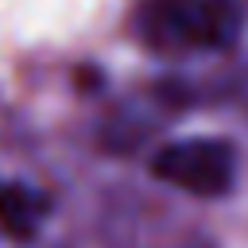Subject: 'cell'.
<instances>
[{"label": "cell", "mask_w": 248, "mask_h": 248, "mask_svg": "<svg viewBox=\"0 0 248 248\" xmlns=\"http://www.w3.org/2000/svg\"><path fill=\"white\" fill-rule=\"evenodd\" d=\"M136 31L155 54H213L240 39V8L232 0H143Z\"/></svg>", "instance_id": "6da1fadb"}, {"label": "cell", "mask_w": 248, "mask_h": 248, "mask_svg": "<svg viewBox=\"0 0 248 248\" xmlns=\"http://www.w3.org/2000/svg\"><path fill=\"white\" fill-rule=\"evenodd\" d=\"M151 174L194 198H225L236 182V151L217 136L170 140L151 155Z\"/></svg>", "instance_id": "7a4b0ae2"}, {"label": "cell", "mask_w": 248, "mask_h": 248, "mask_svg": "<svg viewBox=\"0 0 248 248\" xmlns=\"http://www.w3.org/2000/svg\"><path fill=\"white\" fill-rule=\"evenodd\" d=\"M43 213H46L43 194H35L23 182H0V225L8 229V236L16 240L35 236V229L43 225Z\"/></svg>", "instance_id": "3957f363"}, {"label": "cell", "mask_w": 248, "mask_h": 248, "mask_svg": "<svg viewBox=\"0 0 248 248\" xmlns=\"http://www.w3.org/2000/svg\"><path fill=\"white\" fill-rule=\"evenodd\" d=\"M232 4H236V0H232Z\"/></svg>", "instance_id": "277c9868"}]
</instances>
